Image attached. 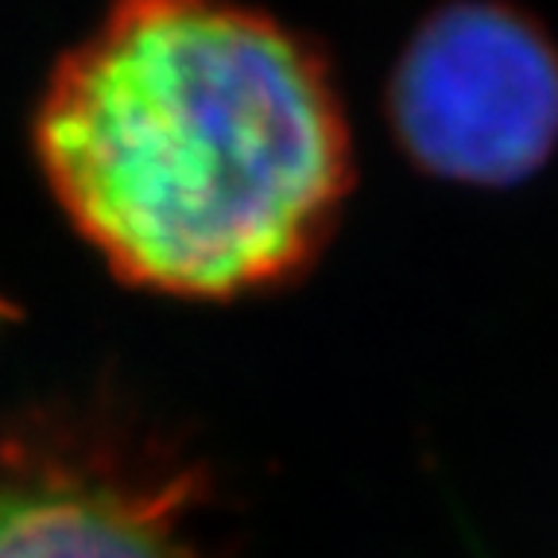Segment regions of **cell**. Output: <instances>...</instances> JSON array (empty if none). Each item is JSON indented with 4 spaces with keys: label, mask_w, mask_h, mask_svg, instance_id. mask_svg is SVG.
Segmentation results:
<instances>
[{
    "label": "cell",
    "mask_w": 558,
    "mask_h": 558,
    "mask_svg": "<svg viewBox=\"0 0 558 558\" xmlns=\"http://www.w3.org/2000/svg\"><path fill=\"white\" fill-rule=\"evenodd\" d=\"M388 113L442 183H523L558 148V44L508 0L442 4L403 47Z\"/></svg>",
    "instance_id": "3957f363"
},
{
    "label": "cell",
    "mask_w": 558,
    "mask_h": 558,
    "mask_svg": "<svg viewBox=\"0 0 558 558\" xmlns=\"http://www.w3.org/2000/svg\"><path fill=\"white\" fill-rule=\"evenodd\" d=\"M206 500L198 465L109 411L0 430V558H209Z\"/></svg>",
    "instance_id": "7a4b0ae2"
},
{
    "label": "cell",
    "mask_w": 558,
    "mask_h": 558,
    "mask_svg": "<svg viewBox=\"0 0 558 558\" xmlns=\"http://www.w3.org/2000/svg\"><path fill=\"white\" fill-rule=\"evenodd\" d=\"M32 144L105 268L194 303L299 279L353 191L330 62L244 0H113L54 62Z\"/></svg>",
    "instance_id": "6da1fadb"
}]
</instances>
